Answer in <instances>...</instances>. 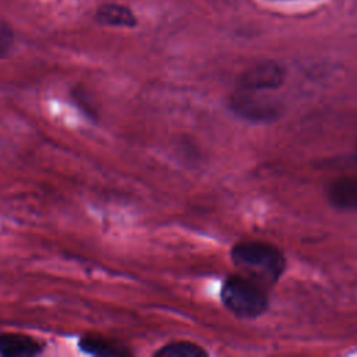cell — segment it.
Instances as JSON below:
<instances>
[{
  "label": "cell",
  "mask_w": 357,
  "mask_h": 357,
  "mask_svg": "<svg viewBox=\"0 0 357 357\" xmlns=\"http://www.w3.org/2000/svg\"><path fill=\"white\" fill-rule=\"evenodd\" d=\"M229 107L238 117L255 123H269L282 114L279 102L250 89H240V92L231 95L229 98Z\"/></svg>",
  "instance_id": "3"
},
{
  "label": "cell",
  "mask_w": 357,
  "mask_h": 357,
  "mask_svg": "<svg viewBox=\"0 0 357 357\" xmlns=\"http://www.w3.org/2000/svg\"><path fill=\"white\" fill-rule=\"evenodd\" d=\"M284 81V68L272 60L259 61L248 67L238 78L241 89L268 91L280 86Z\"/></svg>",
  "instance_id": "4"
},
{
  "label": "cell",
  "mask_w": 357,
  "mask_h": 357,
  "mask_svg": "<svg viewBox=\"0 0 357 357\" xmlns=\"http://www.w3.org/2000/svg\"><path fill=\"white\" fill-rule=\"evenodd\" d=\"M11 45H13V33L8 29V26L0 22V57L8 53Z\"/></svg>",
  "instance_id": "10"
},
{
  "label": "cell",
  "mask_w": 357,
  "mask_h": 357,
  "mask_svg": "<svg viewBox=\"0 0 357 357\" xmlns=\"http://www.w3.org/2000/svg\"><path fill=\"white\" fill-rule=\"evenodd\" d=\"M326 198L332 206L342 211H357V176L339 177L328 184Z\"/></svg>",
  "instance_id": "6"
},
{
  "label": "cell",
  "mask_w": 357,
  "mask_h": 357,
  "mask_svg": "<svg viewBox=\"0 0 357 357\" xmlns=\"http://www.w3.org/2000/svg\"><path fill=\"white\" fill-rule=\"evenodd\" d=\"M45 344L25 333L1 332L0 333V356L3 357H32L43 351Z\"/></svg>",
  "instance_id": "5"
},
{
  "label": "cell",
  "mask_w": 357,
  "mask_h": 357,
  "mask_svg": "<svg viewBox=\"0 0 357 357\" xmlns=\"http://www.w3.org/2000/svg\"><path fill=\"white\" fill-rule=\"evenodd\" d=\"M231 261L257 280L275 283L284 271L282 251L271 243L247 240L236 243L230 251Z\"/></svg>",
  "instance_id": "1"
},
{
  "label": "cell",
  "mask_w": 357,
  "mask_h": 357,
  "mask_svg": "<svg viewBox=\"0 0 357 357\" xmlns=\"http://www.w3.org/2000/svg\"><path fill=\"white\" fill-rule=\"evenodd\" d=\"M223 305L241 318H255L268 308V296L257 280L240 275L229 276L220 290Z\"/></svg>",
  "instance_id": "2"
},
{
  "label": "cell",
  "mask_w": 357,
  "mask_h": 357,
  "mask_svg": "<svg viewBox=\"0 0 357 357\" xmlns=\"http://www.w3.org/2000/svg\"><path fill=\"white\" fill-rule=\"evenodd\" d=\"M155 356L158 357H205L208 351L202 349L199 344L188 342V340H178L172 342L160 347Z\"/></svg>",
  "instance_id": "9"
},
{
  "label": "cell",
  "mask_w": 357,
  "mask_h": 357,
  "mask_svg": "<svg viewBox=\"0 0 357 357\" xmlns=\"http://www.w3.org/2000/svg\"><path fill=\"white\" fill-rule=\"evenodd\" d=\"M78 347L91 356H105V357H123V356H130L131 353L126 350L124 347L99 337L93 335H85L81 336L78 340Z\"/></svg>",
  "instance_id": "7"
},
{
  "label": "cell",
  "mask_w": 357,
  "mask_h": 357,
  "mask_svg": "<svg viewBox=\"0 0 357 357\" xmlns=\"http://www.w3.org/2000/svg\"><path fill=\"white\" fill-rule=\"evenodd\" d=\"M356 151H357V148H356Z\"/></svg>",
  "instance_id": "11"
},
{
  "label": "cell",
  "mask_w": 357,
  "mask_h": 357,
  "mask_svg": "<svg viewBox=\"0 0 357 357\" xmlns=\"http://www.w3.org/2000/svg\"><path fill=\"white\" fill-rule=\"evenodd\" d=\"M96 20L105 25L113 26H134L137 24L135 15L128 7L120 4H105L98 8Z\"/></svg>",
  "instance_id": "8"
}]
</instances>
